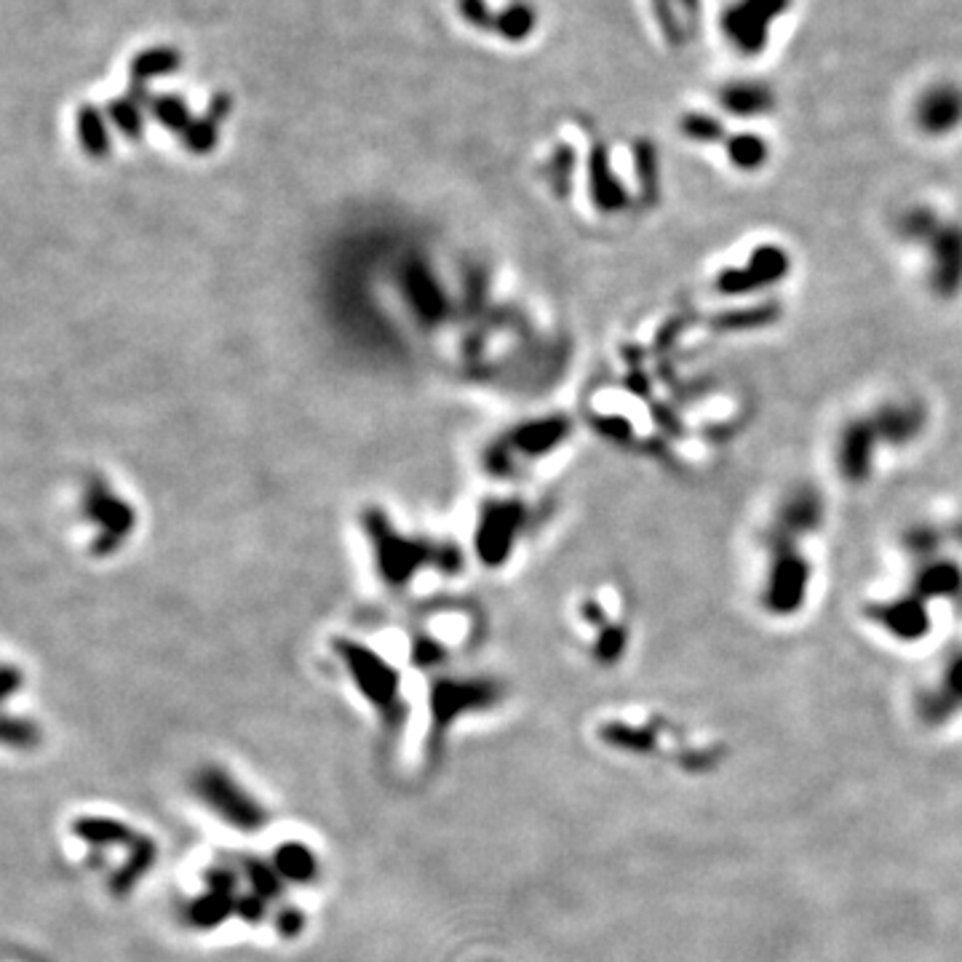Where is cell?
<instances>
[{
  "label": "cell",
  "instance_id": "52a82bcc",
  "mask_svg": "<svg viewBox=\"0 0 962 962\" xmlns=\"http://www.w3.org/2000/svg\"><path fill=\"white\" fill-rule=\"evenodd\" d=\"M273 866L282 874V879L289 883H313L318 874V859L313 855V850L308 845L300 842H287L273 853Z\"/></svg>",
  "mask_w": 962,
  "mask_h": 962
},
{
  "label": "cell",
  "instance_id": "ba28073f",
  "mask_svg": "<svg viewBox=\"0 0 962 962\" xmlns=\"http://www.w3.org/2000/svg\"><path fill=\"white\" fill-rule=\"evenodd\" d=\"M241 872L252 885V894L260 896L262 901H282L284 879L276 872V866H267L257 859H241Z\"/></svg>",
  "mask_w": 962,
  "mask_h": 962
},
{
  "label": "cell",
  "instance_id": "9c48e42d",
  "mask_svg": "<svg viewBox=\"0 0 962 962\" xmlns=\"http://www.w3.org/2000/svg\"><path fill=\"white\" fill-rule=\"evenodd\" d=\"M179 67V54L172 49H153V51H145L134 60V78L142 80V78H153V75L161 73H172V70Z\"/></svg>",
  "mask_w": 962,
  "mask_h": 962
},
{
  "label": "cell",
  "instance_id": "5b68a950",
  "mask_svg": "<svg viewBox=\"0 0 962 962\" xmlns=\"http://www.w3.org/2000/svg\"><path fill=\"white\" fill-rule=\"evenodd\" d=\"M155 855H159V850H155V842L142 834V839H139V842L134 845V848H128L126 864L113 874V879H110V894H113V896L132 894V890L137 888L139 879H142L145 874H148L150 869H153Z\"/></svg>",
  "mask_w": 962,
  "mask_h": 962
},
{
  "label": "cell",
  "instance_id": "277c9868",
  "mask_svg": "<svg viewBox=\"0 0 962 962\" xmlns=\"http://www.w3.org/2000/svg\"><path fill=\"white\" fill-rule=\"evenodd\" d=\"M73 832L75 837L89 845H97V848H115V845L134 848L142 839V834L128 829L121 821L99 819V815H84V819H78L73 824Z\"/></svg>",
  "mask_w": 962,
  "mask_h": 962
},
{
  "label": "cell",
  "instance_id": "4fadbf2b",
  "mask_svg": "<svg viewBox=\"0 0 962 962\" xmlns=\"http://www.w3.org/2000/svg\"><path fill=\"white\" fill-rule=\"evenodd\" d=\"M276 930L282 933L284 938L300 936V933L305 930V914H302L300 909H284V912H278L276 917Z\"/></svg>",
  "mask_w": 962,
  "mask_h": 962
},
{
  "label": "cell",
  "instance_id": "7c38bea8",
  "mask_svg": "<svg viewBox=\"0 0 962 962\" xmlns=\"http://www.w3.org/2000/svg\"><path fill=\"white\" fill-rule=\"evenodd\" d=\"M236 914L241 920H247V923H252V925H257V923H265V917H267V901H262L260 896L257 894H247V896H238V901H236Z\"/></svg>",
  "mask_w": 962,
  "mask_h": 962
},
{
  "label": "cell",
  "instance_id": "3957f363",
  "mask_svg": "<svg viewBox=\"0 0 962 962\" xmlns=\"http://www.w3.org/2000/svg\"><path fill=\"white\" fill-rule=\"evenodd\" d=\"M500 701V687L492 679H436L430 687V733L434 746L441 744L449 725L471 711L492 709Z\"/></svg>",
  "mask_w": 962,
  "mask_h": 962
},
{
  "label": "cell",
  "instance_id": "8992f818",
  "mask_svg": "<svg viewBox=\"0 0 962 962\" xmlns=\"http://www.w3.org/2000/svg\"><path fill=\"white\" fill-rule=\"evenodd\" d=\"M236 901L238 896L207 890L201 898L188 903V909H185V920H188V925H192V928L212 930L217 928V925H223L230 914H236Z\"/></svg>",
  "mask_w": 962,
  "mask_h": 962
},
{
  "label": "cell",
  "instance_id": "7a4b0ae2",
  "mask_svg": "<svg viewBox=\"0 0 962 962\" xmlns=\"http://www.w3.org/2000/svg\"><path fill=\"white\" fill-rule=\"evenodd\" d=\"M192 789H196L198 800L233 829L260 832L271 821V813L223 767L209 765L198 770Z\"/></svg>",
  "mask_w": 962,
  "mask_h": 962
},
{
  "label": "cell",
  "instance_id": "30bf717a",
  "mask_svg": "<svg viewBox=\"0 0 962 962\" xmlns=\"http://www.w3.org/2000/svg\"><path fill=\"white\" fill-rule=\"evenodd\" d=\"M78 132H80V139H84V145L91 150V153L95 155L104 153V142H108V139H104L102 121H99V115L91 108L80 110Z\"/></svg>",
  "mask_w": 962,
  "mask_h": 962
},
{
  "label": "cell",
  "instance_id": "6da1fadb",
  "mask_svg": "<svg viewBox=\"0 0 962 962\" xmlns=\"http://www.w3.org/2000/svg\"><path fill=\"white\" fill-rule=\"evenodd\" d=\"M337 655L346 663L353 685L361 696L372 703V709L383 716L385 730L399 733L404 722V698H401V676L385 658L377 655L372 647L359 645L353 639H337Z\"/></svg>",
  "mask_w": 962,
  "mask_h": 962
},
{
  "label": "cell",
  "instance_id": "8fae6325",
  "mask_svg": "<svg viewBox=\"0 0 962 962\" xmlns=\"http://www.w3.org/2000/svg\"><path fill=\"white\" fill-rule=\"evenodd\" d=\"M3 744L16 746V749H30L38 744V730H35L33 722L25 720H5L3 725Z\"/></svg>",
  "mask_w": 962,
  "mask_h": 962
}]
</instances>
